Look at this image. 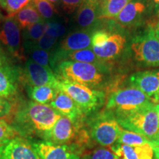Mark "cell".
<instances>
[{"label":"cell","instance_id":"1","mask_svg":"<svg viewBox=\"0 0 159 159\" xmlns=\"http://www.w3.org/2000/svg\"><path fill=\"white\" fill-rule=\"evenodd\" d=\"M62 115L49 105L30 101L16 111L13 129L20 133L39 134L45 139Z\"/></svg>","mask_w":159,"mask_h":159},{"label":"cell","instance_id":"2","mask_svg":"<svg viewBox=\"0 0 159 159\" xmlns=\"http://www.w3.org/2000/svg\"><path fill=\"white\" fill-rule=\"evenodd\" d=\"M155 103L114 116L123 129L139 134L151 142L159 137V122Z\"/></svg>","mask_w":159,"mask_h":159},{"label":"cell","instance_id":"3","mask_svg":"<svg viewBox=\"0 0 159 159\" xmlns=\"http://www.w3.org/2000/svg\"><path fill=\"white\" fill-rule=\"evenodd\" d=\"M106 66L91 63L65 61L59 63L53 69L61 78L96 89L104 82Z\"/></svg>","mask_w":159,"mask_h":159},{"label":"cell","instance_id":"4","mask_svg":"<svg viewBox=\"0 0 159 159\" xmlns=\"http://www.w3.org/2000/svg\"><path fill=\"white\" fill-rule=\"evenodd\" d=\"M58 77L57 88L69 95L84 115L94 112L105 102L102 91Z\"/></svg>","mask_w":159,"mask_h":159},{"label":"cell","instance_id":"5","mask_svg":"<svg viewBox=\"0 0 159 159\" xmlns=\"http://www.w3.org/2000/svg\"><path fill=\"white\" fill-rule=\"evenodd\" d=\"M154 103L150 97L136 87L118 89L110 95L106 109L114 116L125 114Z\"/></svg>","mask_w":159,"mask_h":159},{"label":"cell","instance_id":"6","mask_svg":"<svg viewBox=\"0 0 159 159\" xmlns=\"http://www.w3.org/2000/svg\"><path fill=\"white\" fill-rule=\"evenodd\" d=\"M91 139L102 147H112L118 142L122 128L110 111L97 115L89 123Z\"/></svg>","mask_w":159,"mask_h":159},{"label":"cell","instance_id":"7","mask_svg":"<svg viewBox=\"0 0 159 159\" xmlns=\"http://www.w3.org/2000/svg\"><path fill=\"white\" fill-rule=\"evenodd\" d=\"M125 43L126 39L122 35L105 30L94 31L91 38V49L98 58L104 61L118 57Z\"/></svg>","mask_w":159,"mask_h":159},{"label":"cell","instance_id":"8","mask_svg":"<svg viewBox=\"0 0 159 159\" xmlns=\"http://www.w3.org/2000/svg\"><path fill=\"white\" fill-rule=\"evenodd\" d=\"M21 83V69L0 47V97L14 99Z\"/></svg>","mask_w":159,"mask_h":159},{"label":"cell","instance_id":"9","mask_svg":"<svg viewBox=\"0 0 159 159\" xmlns=\"http://www.w3.org/2000/svg\"><path fill=\"white\" fill-rule=\"evenodd\" d=\"M131 48L139 62L147 66L159 67V42L153 27L135 38Z\"/></svg>","mask_w":159,"mask_h":159},{"label":"cell","instance_id":"10","mask_svg":"<svg viewBox=\"0 0 159 159\" xmlns=\"http://www.w3.org/2000/svg\"><path fill=\"white\" fill-rule=\"evenodd\" d=\"M0 25V42L5 47L4 52L12 60H27L21 42V28L14 18L5 17Z\"/></svg>","mask_w":159,"mask_h":159},{"label":"cell","instance_id":"11","mask_svg":"<svg viewBox=\"0 0 159 159\" xmlns=\"http://www.w3.org/2000/svg\"><path fill=\"white\" fill-rule=\"evenodd\" d=\"M58 77L51 68L35 63L33 60H26L25 66L21 69V83L25 87L51 85L56 87Z\"/></svg>","mask_w":159,"mask_h":159},{"label":"cell","instance_id":"12","mask_svg":"<svg viewBox=\"0 0 159 159\" xmlns=\"http://www.w3.org/2000/svg\"><path fill=\"white\" fill-rule=\"evenodd\" d=\"M0 159H40L36 151L27 140L16 136L0 147Z\"/></svg>","mask_w":159,"mask_h":159},{"label":"cell","instance_id":"13","mask_svg":"<svg viewBox=\"0 0 159 159\" xmlns=\"http://www.w3.org/2000/svg\"><path fill=\"white\" fill-rule=\"evenodd\" d=\"M80 127L77 126L68 117L61 116L55 123L45 139L55 144L70 145L78 134Z\"/></svg>","mask_w":159,"mask_h":159},{"label":"cell","instance_id":"14","mask_svg":"<svg viewBox=\"0 0 159 159\" xmlns=\"http://www.w3.org/2000/svg\"><path fill=\"white\" fill-rule=\"evenodd\" d=\"M40 159H80L74 147L67 144H55L49 142L33 144Z\"/></svg>","mask_w":159,"mask_h":159},{"label":"cell","instance_id":"15","mask_svg":"<svg viewBox=\"0 0 159 159\" xmlns=\"http://www.w3.org/2000/svg\"><path fill=\"white\" fill-rule=\"evenodd\" d=\"M130 80L134 87L142 91L156 104L159 91L158 70L138 71L130 77Z\"/></svg>","mask_w":159,"mask_h":159},{"label":"cell","instance_id":"16","mask_svg":"<svg viewBox=\"0 0 159 159\" xmlns=\"http://www.w3.org/2000/svg\"><path fill=\"white\" fill-rule=\"evenodd\" d=\"M49 105L60 114L68 117L77 126L80 127L85 115L69 95L59 90L55 98Z\"/></svg>","mask_w":159,"mask_h":159},{"label":"cell","instance_id":"17","mask_svg":"<svg viewBox=\"0 0 159 159\" xmlns=\"http://www.w3.org/2000/svg\"><path fill=\"white\" fill-rule=\"evenodd\" d=\"M92 30H80L70 33L60 43L57 50L70 52L85 49H91Z\"/></svg>","mask_w":159,"mask_h":159},{"label":"cell","instance_id":"18","mask_svg":"<svg viewBox=\"0 0 159 159\" xmlns=\"http://www.w3.org/2000/svg\"><path fill=\"white\" fill-rule=\"evenodd\" d=\"M110 148L119 159H154L151 142L136 147L117 143Z\"/></svg>","mask_w":159,"mask_h":159},{"label":"cell","instance_id":"19","mask_svg":"<svg viewBox=\"0 0 159 159\" xmlns=\"http://www.w3.org/2000/svg\"><path fill=\"white\" fill-rule=\"evenodd\" d=\"M100 3L96 0H84L77 10L76 21L83 30H92L99 21Z\"/></svg>","mask_w":159,"mask_h":159},{"label":"cell","instance_id":"20","mask_svg":"<svg viewBox=\"0 0 159 159\" xmlns=\"http://www.w3.org/2000/svg\"><path fill=\"white\" fill-rule=\"evenodd\" d=\"M146 5L140 0H133L128 3L114 19L122 27L134 25L146 11Z\"/></svg>","mask_w":159,"mask_h":159},{"label":"cell","instance_id":"21","mask_svg":"<svg viewBox=\"0 0 159 159\" xmlns=\"http://www.w3.org/2000/svg\"><path fill=\"white\" fill-rule=\"evenodd\" d=\"M28 95L33 102L43 105H49L56 97L58 89L51 85L36 87H26Z\"/></svg>","mask_w":159,"mask_h":159},{"label":"cell","instance_id":"22","mask_svg":"<svg viewBox=\"0 0 159 159\" xmlns=\"http://www.w3.org/2000/svg\"><path fill=\"white\" fill-rule=\"evenodd\" d=\"M13 18L17 21L21 30L27 29L35 24L44 21L32 3L21 10Z\"/></svg>","mask_w":159,"mask_h":159},{"label":"cell","instance_id":"23","mask_svg":"<svg viewBox=\"0 0 159 159\" xmlns=\"http://www.w3.org/2000/svg\"><path fill=\"white\" fill-rule=\"evenodd\" d=\"M131 1L133 0H103L99 7V19L114 20Z\"/></svg>","mask_w":159,"mask_h":159},{"label":"cell","instance_id":"24","mask_svg":"<svg viewBox=\"0 0 159 159\" xmlns=\"http://www.w3.org/2000/svg\"><path fill=\"white\" fill-rule=\"evenodd\" d=\"M24 50H25V57L28 55L29 58L33 60L35 63L43 66L45 67L51 68V52H50L43 50V49L35 48L31 46L28 42L25 41L23 44Z\"/></svg>","mask_w":159,"mask_h":159},{"label":"cell","instance_id":"25","mask_svg":"<svg viewBox=\"0 0 159 159\" xmlns=\"http://www.w3.org/2000/svg\"><path fill=\"white\" fill-rule=\"evenodd\" d=\"M150 142V141L142 135L122 128L117 143L131 147H136L148 144Z\"/></svg>","mask_w":159,"mask_h":159},{"label":"cell","instance_id":"26","mask_svg":"<svg viewBox=\"0 0 159 159\" xmlns=\"http://www.w3.org/2000/svg\"><path fill=\"white\" fill-rule=\"evenodd\" d=\"M32 0H0L1 7L6 13V17H14L24 7L31 3Z\"/></svg>","mask_w":159,"mask_h":159},{"label":"cell","instance_id":"27","mask_svg":"<svg viewBox=\"0 0 159 159\" xmlns=\"http://www.w3.org/2000/svg\"><path fill=\"white\" fill-rule=\"evenodd\" d=\"M47 22L41 21L23 30L22 39L25 41H37L45 34Z\"/></svg>","mask_w":159,"mask_h":159},{"label":"cell","instance_id":"28","mask_svg":"<svg viewBox=\"0 0 159 159\" xmlns=\"http://www.w3.org/2000/svg\"><path fill=\"white\" fill-rule=\"evenodd\" d=\"M31 3L44 21L51 19L57 13L55 5L48 0H32Z\"/></svg>","mask_w":159,"mask_h":159},{"label":"cell","instance_id":"29","mask_svg":"<svg viewBox=\"0 0 159 159\" xmlns=\"http://www.w3.org/2000/svg\"><path fill=\"white\" fill-rule=\"evenodd\" d=\"M80 159H119L109 148H97L85 153Z\"/></svg>","mask_w":159,"mask_h":159},{"label":"cell","instance_id":"30","mask_svg":"<svg viewBox=\"0 0 159 159\" xmlns=\"http://www.w3.org/2000/svg\"><path fill=\"white\" fill-rule=\"evenodd\" d=\"M16 133L5 120L0 118V147L15 138Z\"/></svg>","mask_w":159,"mask_h":159},{"label":"cell","instance_id":"31","mask_svg":"<svg viewBox=\"0 0 159 159\" xmlns=\"http://www.w3.org/2000/svg\"><path fill=\"white\" fill-rule=\"evenodd\" d=\"M57 39H56V38L50 36V35L45 33L37 41H26V42H28L30 44L35 47V48H39L43 49V50L51 52L52 49L53 48L55 43H57Z\"/></svg>","mask_w":159,"mask_h":159},{"label":"cell","instance_id":"32","mask_svg":"<svg viewBox=\"0 0 159 159\" xmlns=\"http://www.w3.org/2000/svg\"><path fill=\"white\" fill-rule=\"evenodd\" d=\"M66 28L61 24L56 22H47L46 26V34L50 35L56 39L65 34Z\"/></svg>","mask_w":159,"mask_h":159},{"label":"cell","instance_id":"33","mask_svg":"<svg viewBox=\"0 0 159 159\" xmlns=\"http://www.w3.org/2000/svg\"><path fill=\"white\" fill-rule=\"evenodd\" d=\"M83 1L84 0H60V5L64 12L71 14L79 8Z\"/></svg>","mask_w":159,"mask_h":159},{"label":"cell","instance_id":"34","mask_svg":"<svg viewBox=\"0 0 159 159\" xmlns=\"http://www.w3.org/2000/svg\"><path fill=\"white\" fill-rule=\"evenodd\" d=\"M12 105L7 99L0 97V118L8 116L11 113Z\"/></svg>","mask_w":159,"mask_h":159},{"label":"cell","instance_id":"35","mask_svg":"<svg viewBox=\"0 0 159 159\" xmlns=\"http://www.w3.org/2000/svg\"><path fill=\"white\" fill-rule=\"evenodd\" d=\"M152 148H153V150H154V156H155L154 159H159V147L152 145Z\"/></svg>","mask_w":159,"mask_h":159},{"label":"cell","instance_id":"36","mask_svg":"<svg viewBox=\"0 0 159 159\" xmlns=\"http://www.w3.org/2000/svg\"><path fill=\"white\" fill-rule=\"evenodd\" d=\"M155 33H156V35L157 39H158V42H159V22L157 24L156 28H155Z\"/></svg>","mask_w":159,"mask_h":159},{"label":"cell","instance_id":"37","mask_svg":"<svg viewBox=\"0 0 159 159\" xmlns=\"http://www.w3.org/2000/svg\"><path fill=\"white\" fill-rule=\"evenodd\" d=\"M151 144L152 145H155V146H158L159 147V137L158 139H156V140L152 141V142H151Z\"/></svg>","mask_w":159,"mask_h":159},{"label":"cell","instance_id":"38","mask_svg":"<svg viewBox=\"0 0 159 159\" xmlns=\"http://www.w3.org/2000/svg\"><path fill=\"white\" fill-rule=\"evenodd\" d=\"M150 1H151L152 3L155 4L157 10L159 9V0H150Z\"/></svg>","mask_w":159,"mask_h":159},{"label":"cell","instance_id":"39","mask_svg":"<svg viewBox=\"0 0 159 159\" xmlns=\"http://www.w3.org/2000/svg\"><path fill=\"white\" fill-rule=\"evenodd\" d=\"M48 1L50 2L51 3H52L53 5H59L60 4V0H48Z\"/></svg>","mask_w":159,"mask_h":159},{"label":"cell","instance_id":"40","mask_svg":"<svg viewBox=\"0 0 159 159\" xmlns=\"http://www.w3.org/2000/svg\"><path fill=\"white\" fill-rule=\"evenodd\" d=\"M4 19H5V17L3 16L2 13V11H1V2H0V24H1L2 21H3Z\"/></svg>","mask_w":159,"mask_h":159},{"label":"cell","instance_id":"41","mask_svg":"<svg viewBox=\"0 0 159 159\" xmlns=\"http://www.w3.org/2000/svg\"><path fill=\"white\" fill-rule=\"evenodd\" d=\"M155 108H156V111L158 114V122H159V104H156L155 105Z\"/></svg>","mask_w":159,"mask_h":159},{"label":"cell","instance_id":"42","mask_svg":"<svg viewBox=\"0 0 159 159\" xmlns=\"http://www.w3.org/2000/svg\"><path fill=\"white\" fill-rule=\"evenodd\" d=\"M156 104H159V91H158V96H157Z\"/></svg>","mask_w":159,"mask_h":159},{"label":"cell","instance_id":"43","mask_svg":"<svg viewBox=\"0 0 159 159\" xmlns=\"http://www.w3.org/2000/svg\"><path fill=\"white\" fill-rule=\"evenodd\" d=\"M96 1H97V2H99V3H102V2L103 1V0H96Z\"/></svg>","mask_w":159,"mask_h":159},{"label":"cell","instance_id":"44","mask_svg":"<svg viewBox=\"0 0 159 159\" xmlns=\"http://www.w3.org/2000/svg\"><path fill=\"white\" fill-rule=\"evenodd\" d=\"M157 11H158V14H159V9L157 10Z\"/></svg>","mask_w":159,"mask_h":159}]
</instances>
